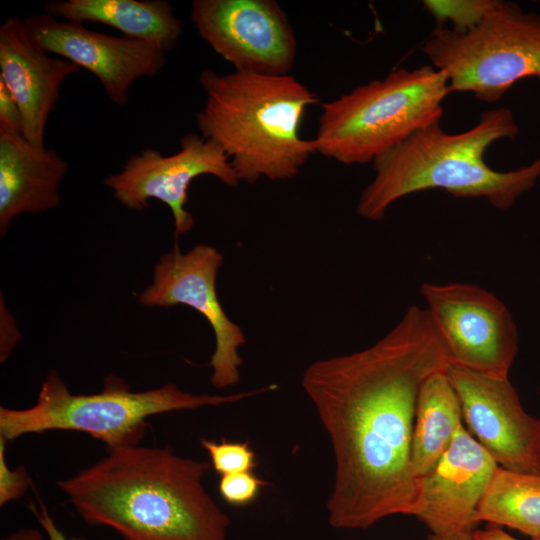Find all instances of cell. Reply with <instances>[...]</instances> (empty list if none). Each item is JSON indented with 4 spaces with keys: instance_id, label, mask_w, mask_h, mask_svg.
I'll list each match as a JSON object with an SVG mask.
<instances>
[{
    "instance_id": "4",
    "label": "cell",
    "mask_w": 540,
    "mask_h": 540,
    "mask_svg": "<svg viewBox=\"0 0 540 540\" xmlns=\"http://www.w3.org/2000/svg\"><path fill=\"white\" fill-rule=\"evenodd\" d=\"M199 81L206 100L197 129L222 149L239 181L291 179L317 153L300 128L319 98L293 76L205 69Z\"/></svg>"
},
{
    "instance_id": "12",
    "label": "cell",
    "mask_w": 540,
    "mask_h": 540,
    "mask_svg": "<svg viewBox=\"0 0 540 540\" xmlns=\"http://www.w3.org/2000/svg\"><path fill=\"white\" fill-rule=\"evenodd\" d=\"M24 23L37 47L88 70L119 106L128 102L134 81L157 75L166 64V53L152 44L93 31L45 12L24 19Z\"/></svg>"
},
{
    "instance_id": "15",
    "label": "cell",
    "mask_w": 540,
    "mask_h": 540,
    "mask_svg": "<svg viewBox=\"0 0 540 540\" xmlns=\"http://www.w3.org/2000/svg\"><path fill=\"white\" fill-rule=\"evenodd\" d=\"M80 68L37 47L23 19L10 17L0 26V81L17 103L25 139L45 148L48 118L60 96V86Z\"/></svg>"
},
{
    "instance_id": "6",
    "label": "cell",
    "mask_w": 540,
    "mask_h": 540,
    "mask_svg": "<svg viewBox=\"0 0 540 540\" xmlns=\"http://www.w3.org/2000/svg\"><path fill=\"white\" fill-rule=\"evenodd\" d=\"M191 394L174 383L145 391H131L124 380L108 376L94 394H72L55 370H50L35 405L26 409L0 407V438L13 441L24 434L51 430L85 432L108 446L139 444L146 418L176 410L235 403L257 393Z\"/></svg>"
},
{
    "instance_id": "13",
    "label": "cell",
    "mask_w": 540,
    "mask_h": 540,
    "mask_svg": "<svg viewBox=\"0 0 540 540\" xmlns=\"http://www.w3.org/2000/svg\"><path fill=\"white\" fill-rule=\"evenodd\" d=\"M447 373L468 431L497 464L511 471L540 473V419L525 411L509 378L452 366Z\"/></svg>"
},
{
    "instance_id": "18",
    "label": "cell",
    "mask_w": 540,
    "mask_h": 540,
    "mask_svg": "<svg viewBox=\"0 0 540 540\" xmlns=\"http://www.w3.org/2000/svg\"><path fill=\"white\" fill-rule=\"evenodd\" d=\"M447 370L429 376L419 390L410 455L416 480L434 468L463 425L461 403Z\"/></svg>"
},
{
    "instance_id": "5",
    "label": "cell",
    "mask_w": 540,
    "mask_h": 540,
    "mask_svg": "<svg viewBox=\"0 0 540 540\" xmlns=\"http://www.w3.org/2000/svg\"><path fill=\"white\" fill-rule=\"evenodd\" d=\"M449 93L445 72L432 65L395 69L323 104L316 152L344 165L373 163L439 122Z\"/></svg>"
},
{
    "instance_id": "10",
    "label": "cell",
    "mask_w": 540,
    "mask_h": 540,
    "mask_svg": "<svg viewBox=\"0 0 540 540\" xmlns=\"http://www.w3.org/2000/svg\"><path fill=\"white\" fill-rule=\"evenodd\" d=\"M191 21L201 38L235 71L287 75L297 39L274 0H194Z\"/></svg>"
},
{
    "instance_id": "19",
    "label": "cell",
    "mask_w": 540,
    "mask_h": 540,
    "mask_svg": "<svg viewBox=\"0 0 540 540\" xmlns=\"http://www.w3.org/2000/svg\"><path fill=\"white\" fill-rule=\"evenodd\" d=\"M477 522L540 535V473L496 469L479 504Z\"/></svg>"
},
{
    "instance_id": "23",
    "label": "cell",
    "mask_w": 540,
    "mask_h": 540,
    "mask_svg": "<svg viewBox=\"0 0 540 540\" xmlns=\"http://www.w3.org/2000/svg\"><path fill=\"white\" fill-rule=\"evenodd\" d=\"M6 441L0 438V506L21 498L31 485L30 477L23 466L12 470L5 457Z\"/></svg>"
},
{
    "instance_id": "29",
    "label": "cell",
    "mask_w": 540,
    "mask_h": 540,
    "mask_svg": "<svg viewBox=\"0 0 540 540\" xmlns=\"http://www.w3.org/2000/svg\"><path fill=\"white\" fill-rule=\"evenodd\" d=\"M2 540H45V538L38 529L22 528Z\"/></svg>"
},
{
    "instance_id": "16",
    "label": "cell",
    "mask_w": 540,
    "mask_h": 540,
    "mask_svg": "<svg viewBox=\"0 0 540 540\" xmlns=\"http://www.w3.org/2000/svg\"><path fill=\"white\" fill-rule=\"evenodd\" d=\"M67 172L68 163L54 149L37 148L23 135L0 131V235L19 215L57 207Z\"/></svg>"
},
{
    "instance_id": "7",
    "label": "cell",
    "mask_w": 540,
    "mask_h": 540,
    "mask_svg": "<svg viewBox=\"0 0 540 540\" xmlns=\"http://www.w3.org/2000/svg\"><path fill=\"white\" fill-rule=\"evenodd\" d=\"M422 51L445 72L450 92H471L481 102L494 103L517 81L540 80V14L496 0L466 32L437 26Z\"/></svg>"
},
{
    "instance_id": "2",
    "label": "cell",
    "mask_w": 540,
    "mask_h": 540,
    "mask_svg": "<svg viewBox=\"0 0 540 540\" xmlns=\"http://www.w3.org/2000/svg\"><path fill=\"white\" fill-rule=\"evenodd\" d=\"M211 466L171 447L108 446L57 484L86 523L125 540H227L230 519L202 484Z\"/></svg>"
},
{
    "instance_id": "17",
    "label": "cell",
    "mask_w": 540,
    "mask_h": 540,
    "mask_svg": "<svg viewBox=\"0 0 540 540\" xmlns=\"http://www.w3.org/2000/svg\"><path fill=\"white\" fill-rule=\"evenodd\" d=\"M44 11L64 21L110 26L165 53L183 32L182 21L166 0H58L45 4Z\"/></svg>"
},
{
    "instance_id": "30",
    "label": "cell",
    "mask_w": 540,
    "mask_h": 540,
    "mask_svg": "<svg viewBox=\"0 0 540 540\" xmlns=\"http://www.w3.org/2000/svg\"><path fill=\"white\" fill-rule=\"evenodd\" d=\"M531 540H540V535H538V536L532 538Z\"/></svg>"
},
{
    "instance_id": "21",
    "label": "cell",
    "mask_w": 540,
    "mask_h": 540,
    "mask_svg": "<svg viewBox=\"0 0 540 540\" xmlns=\"http://www.w3.org/2000/svg\"><path fill=\"white\" fill-rule=\"evenodd\" d=\"M202 447L208 452L211 465L221 475L252 471L257 466L256 454L249 442H230L222 439L216 442L201 439Z\"/></svg>"
},
{
    "instance_id": "24",
    "label": "cell",
    "mask_w": 540,
    "mask_h": 540,
    "mask_svg": "<svg viewBox=\"0 0 540 540\" xmlns=\"http://www.w3.org/2000/svg\"><path fill=\"white\" fill-rule=\"evenodd\" d=\"M0 131L23 135L22 118L14 98L0 81ZM24 136V135H23Z\"/></svg>"
},
{
    "instance_id": "9",
    "label": "cell",
    "mask_w": 540,
    "mask_h": 540,
    "mask_svg": "<svg viewBox=\"0 0 540 540\" xmlns=\"http://www.w3.org/2000/svg\"><path fill=\"white\" fill-rule=\"evenodd\" d=\"M222 264L223 256L213 246L197 244L183 253L175 242L156 264L152 283L138 296L143 306L182 304L208 321L215 336L210 381L218 389L239 383L243 363L239 348L246 342L243 330L227 316L217 296L216 278Z\"/></svg>"
},
{
    "instance_id": "8",
    "label": "cell",
    "mask_w": 540,
    "mask_h": 540,
    "mask_svg": "<svg viewBox=\"0 0 540 540\" xmlns=\"http://www.w3.org/2000/svg\"><path fill=\"white\" fill-rule=\"evenodd\" d=\"M420 293L449 366L508 378L519 334L508 307L494 294L469 283L424 282Z\"/></svg>"
},
{
    "instance_id": "3",
    "label": "cell",
    "mask_w": 540,
    "mask_h": 540,
    "mask_svg": "<svg viewBox=\"0 0 540 540\" xmlns=\"http://www.w3.org/2000/svg\"><path fill=\"white\" fill-rule=\"evenodd\" d=\"M519 126L506 107L481 114L472 128L451 134L439 122L422 128L373 162L374 178L360 193L356 213L381 221L387 209L412 193L441 189L454 197L484 198L499 210L511 208L540 179V156L509 171L484 160L499 140H514Z\"/></svg>"
},
{
    "instance_id": "22",
    "label": "cell",
    "mask_w": 540,
    "mask_h": 540,
    "mask_svg": "<svg viewBox=\"0 0 540 540\" xmlns=\"http://www.w3.org/2000/svg\"><path fill=\"white\" fill-rule=\"evenodd\" d=\"M268 483L254 474L253 471L237 472L221 475L218 491L222 499L232 506L251 504L261 489Z\"/></svg>"
},
{
    "instance_id": "25",
    "label": "cell",
    "mask_w": 540,
    "mask_h": 540,
    "mask_svg": "<svg viewBox=\"0 0 540 540\" xmlns=\"http://www.w3.org/2000/svg\"><path fill=\"white\" fill-rule=\"evenodd\" d=\"M20 334L16 328L13 317L8 313L1 301V344L0 360L5 361L18 343Z\"/></svg>"
},
{
    "instance_id": "27",
    "label": "cell",
    "mask_w": 540,
    "mask_h": 540,
    "mask_svg": "<svg viewBox=\"0 0 540 540\" xmlns=\"http://www.w3.org/2000/svg\"><path fill=\"white\" fill-rule=\"evenodd\" d=\"M473 534L477 540H518L502 527L491 524H487L484 529H475Z\"/></svg>"
},
{
    "instance_id": "14",
    "label": "cell",
    "mask_w": 540,
    "mask_h": 540,
    "mask_svg": "<svg viewBox=\"0 0 540 540\" xmlns=\"http://www.w3.org/2000/svg\"><path fill=\"white\" fill-rule=\"evenodd\" d=\"M498 466L462 425L434 468L418 480L411 515L431 533L475 530L477 509Z\"/></svg>"
},
{
    "instance_id": "28",
    "label": "cell",
    "mask_w": 540,
    "mask_h": 540,
    "mask_svg": "<svg viewBox=\"0 0 540 540\" xmlns=\"http://www.w3.org/2000/svg\"><path fill=\"white\" fill-rule=\"evenodd\" d=\"M474 530L463 529L444 533H431L428 540H477L473 534Z\"/></svg>"
},
{
    "instance_id": "1",
    "label": "cell",
    "mask_w": 540,
    "mask_h": 540,
    "mask_svg": "<svg viewBox=\"0 0 540 540\" xmlns=\"http://www.w3.org/2000/svg\"><path fill=\"white\" fill-rule=\"evenodd\" d=\"M449 367L425 308L412 305L371 346L310 364L301 384L329 435L335 476L331 526L366 529L411 515L418 480L410 455L419 390Z\"/></svg>"
},
{
    "instance_id": "11",
    "label": "cell",
    "mask_w": 540,
    "mask_h": 540,
    "mask_svg": "<svg viewBox=\"0 0 540 540\" xmlns=\"http://www.w3.org/2000/svg\"><path fill=\"white\" fill-rule=\"evenodd\" d=\"M201 175H212L232 187L240 182L228 157L216 143L190 133L180 139L178 152L163 155L156 149L146 148L130 156L121 170L108 176L104 183L130 210H145L150 199L167 205L178 238L194 225V218L185 206L191 182Z\"/></svg>"
},
{
    "instance_id": "20",
    "label": "cell",
    "mask_w": 540,
    "mask_h": 540,
    "mask_svg": "<svg viewBox=\"0 0 540 540\" xmlns=\"http://www.w3.org/2000/svg\"><path fill=\"white\" fill-rule=\"evenodd\" d=\"M495 3L496 0H425L423 6L438 27L450 22L452 30L466 32L477 26Z\"/></svg>"
},
{
    "instance_id": "26",
    "label": "cell",
    "mask_w": 540,
    "mask_h": 540,
    "mask_svg": "<svg viewBox=\"0 0 540 540\" xmlns=\"http://www.w3.org/2000/svg\"><path fill=\"white\" fill-rule=\"evenodd\" d=\"M29 508L46 533L48 540H85L83 538H67L57 527L53 517L40 499H38V507L32 502Z\"/></svg>"
}]
</instances>
